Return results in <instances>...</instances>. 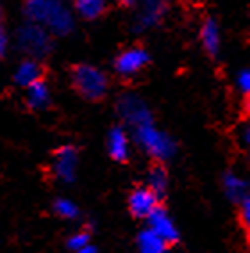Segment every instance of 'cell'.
Returning a JSON list of instances; mask_svg holds the SVG:
<instances>
[{
  "label": "cell",
  "mask_w": 250,
  "mask_h": 253,
  "mask_svg": "<svg viewBox=\"0 0 250 253\" xmlns=\"http://www.w3.org/2000/svg\"><path fill=\"white\" fill-rule=\"evenodd\" d=\"M25 14L32 23L64 36L72 32L73 16L61 0H27Z\"/></svg>",
  "instance_id": "1"
},
{
  "label": "cell",
  "mask_w": 250,
  "mask_h": 253,
  "mask_svg": "<svg viewBox=\"0 0 250 253\" xmlns=\"http://www.w3.org/2000/svg\"><path fill=\"white\" fill-rule=\"evenodd\" d=\"M73 86L77 87V91L81 93L84 98L88 100H99L107 93V77L104 72H100L95 66L90 64H81L73 70Z\"/></svg>",
  "instance_id": "2"
},
{
  "label": "cell",
  "mask_w": 250,
  "mask_h": 253,
  "mask_svg": "<svg viewBox=\"0 0 250 253\" xmlns=\"http://www.w3.org/2000/svg\"><path fill=\"white\" fill-rule=\"evenodd\" d=\"M136 141L141 148L159 161H166L175 154V143L172 141V137L157 130L152 123L136 126Z\"/></svg>",
  "instance_id": "3"
},
{
  "label": "cell",
  "mask_w": 250,
  "mask_h": 253,
  "mask_svg": "<svg viewBox=\"0 0 250 253\" xmlns=\"http://www.w3.org/2000/svg\"><path fill=\"white\" fill-rule=\"evenodd\" d=\"M18 43L25 52L41 57V55H47L52 48V41H50L49 32L41 25L36 23H27L23 25L18 32Z\"/></svg>",
  "instance_id": "4"
},
{
  "label": "cell",
  "mask_w": 250,
  "mask_h": 253,
  "mask_svg": "<svg viewBox=\"0 0 250 253\" xmlns=\"http://www.w3.org/2000/svg\"><path fill=\"white\" fill-rule=\"evenodd\" d=\"M118 113L134 128L147 125V123H152V114H150L149 107L136 95H123L118 102Z\"/></svg>",
  "instance_id": "5"
},
{
  "label": "cell",
  "mask_w": 250,
  "mask_h": 253,
  "mask_svg": "<svg viewBox=\"0 0 250 253\" xmlns=\"http://www.w3.org/2000/svg\"><path fill=\"white\" fill-rule=\"evenodd\" d=\"M149 63V54L143 48H129L123 54L118 55L116 63H114V70L123 75V77H131L134 73H138L141 68H145Z\"/></svg>",
  "instance_id": "6"
},
{
  "label": "cell",
  "mask_w": 250,
  "mask_h": 253,
  "mask_svg": "<svg viewBox=\"0 0 250 253\" xmlns=\"http://www.w3.org/2000/svg\"><path fill=\"white\" fill-rule=\"evenodd\" d=\"M77 169V150L73 146H61L55 152L54 173L63 182H73Z\"/></svg>",
  "instance_id": "7"
},
{
  "label": "cell",
  "mask_w": 250,
  "mask_h": 253,
  "mask_svg": "<svg viewBox=\"0 0 250 253\" xmlns=\"http://www.w3.org/2000/svg\"><path fill=\"white\" fill-rule=\"evenodd\" d=\"M149 225L155 235H159L164 243H175L179 239V232L173 225V221L170 219V216L166 214V211L161 207H155L149 216Z\"/></svg>",
  "instance_id": "8"
},
{
  "label": "cell",
  "mask_w": 250,
  "mask_h": 253,
  "mask_svg": "<svg viewBox=\"0 0 250 253\" xmlns=\"http://www.w3.org/2000/svg\"><path fill=\"white\" fill-rule=\"evenodd\" d=\"M155 207H157V196L147 187L132 191V195L129 196V209H131L132 216L149 217Z\"/></svg>",
  "instance_id": "9"
},
{
  "label": "cell",
  "mask_w": 250,
  "mask_h": 253,
  "mask_svg": "<svg viewBox=\"0 0 250 253\" xmlns=\"http://www.w3.org/2000/svg\"><path fill=\"white\" fill-rule=\"evenodd\" d=\"M141 4H143V11L138 20V29H149L154 27L163 18L168 7V0H141Z\"/></svg>",
  "instance_id": "10"
},
{
  "label": "cell",
  "mask_w": 250,
  "mask_h": 253,
  "mask_svg": "<svg viewBox=\"0 0 250 253\" xmlns=\"http://www.w3.org/2000/svg\"><path fill=\"white\" fill-rule=\"evenodd\" d=\"M107 148L114 161H127L129 157V137L123 128L116 126L109 132L107 137Z\"/></svg>",
  "instance_id": "11"
},
{
  "label": "cell",
  "mask_w": 250,
  "mask_h": 253,
  "mask_svg": "<svg viewBox=\"0 0 250 253\" xmlns=\"http://www.w3.org/2000/svg\"><path fill=\"white\" fill-rule=\"evenodd\" d=\"M200 40H202L204 48L207 50L211 55L218 54L222 38H220L218 22H216L214 18H207L204 23H202V29H200Z\"/></svg>",
  "instance_id": "12"
},
{
  "label": "cell",
  "mask_w": 250,
  "mask_h": 253,
  "mask_svg": "<svg viewBox=\"0 0 250 253\" xmlns=\"http://www.w3.org/2000/svg\"><path fill=\"white\" fill-rule=\"evenodd\" d=\"M50 102V89L43 81H38L27 87V104L32 109H45Z\"/></svg>",
  "instance_id": "13"
},
{
  "label": "cell",
  "mask_w": 250,
  "mask_h": 253,
  "mask_svg": "<svg viewBox=\"0 0 250 253\" xmlns=\"http://www.w3.org/2000/svg\"><path fill=\"white\" fill-rule=\"evenodd\" d=\"M40 75H41V68L36 61H23L18 66V70H16V73H14V81L20 86L29 87L31 84L40 81Z\"/></svg>",
  "instance_id": "14"
},
{
  "label": "cell",
  "mask_w": 250,
  "mask_h": 253,
  "mask_svg": "<svg viewBox=\"0 0 250 253\" xmlns=\"http://www.w3.org/2000/svg\"><path fill=\"white\" fill-rule=\"evenodd\" d=\"M140 253H166V243L152 230H143L138 237Z\"/></svg>",
  "instance_id": "15"
},
{
  "label": "cell",
  "mask_w": 250,
  "mask_h": 253,
  "mask_svg": "<svg viewBox=\"0 0 250 253\" xmlns=\"http://www.w3.org/2000/svg\"><path fill=\"white\" fill-rule=\"evenodd\" d=\"M107 9V0H75V11L82 18L95 20Z\"/></svg>",
  "instance_id": "16"
},
{
  "label": "cell",
  "mask_w": 250,
  "mask_h": 253,
  "mask_svg": "<svg viewBox=\"0 0 250 253\" xmlns=\"http://www.w3.org/2000/svg\"><path fill=\"white\" fill-rule=\"evenodd\" d=\"M223 187H225V193H227V196L231 200L247 198V196H245L247 184H245V180H241L240 176L232 175V173L225 175V178H223Z\"/></svg>",
  "instance_id": "17"
},
{
  "label": "cell",
  "mask_w": 250,
  "mask_h": 253,
  "mask_svg": "<svg viewBox=\"0 0 250 253\" xmlns=\"http://www.w3.org/2000/svg\"><path fill=\"white\" fill-rule=\"evenodd\" d=\"M149 189L154 193L155 196L157 195H163L164 191H166V185H168V175L164 171L163 168H154L149 175Z\"/></svg>",
  "instance_id": "18"
},
{
  "label": "cell",
  "mask_w": 250,
  "mask_h": 253,
  "mask_svg": "<svg viewBox=\"0 0 250 253\" xmlns=\"http://www.w3.org/2000/svg\"><path fill=\"white\" fill-rule=\"evenodd\" d=\"M54 211L55 214H59L61 217H66V219H73V217H77L79 214V209L75 207V204H72L70 200H57L54 204Z\"/></svg>",
  "instance_id": "19"
},
{
  "label": "cell",
  "mask_w": 250,
  "mask_h": 253,
  "mask_svg": "<svg viewBox=\"0 0 250 253\" xmlns=\"http://www.w3.org/2000/svg\"><path fill=\"white\" fill-rule=\"evenodd\" d=\"M86 244H90V235L88 234H84V232H79V234H75V235H72L70 237V241H68V246L72 250H81V248H84Z\"/></svg>",
  "instance_id": "20"
},
{
  "label": "cell",
  "mask_w": 250,
  "mask_h": 253,
  "mask_svg": "<svg viewBox=\"0 0 250 253\" xmlns=\"http://www.w3.org/2000/svg\"><path fill=\"white\" fill-rule=\"evenodd\" d=\"M238 87H240V91L243 93V95H249V91H250V72L249 68L245 70H241L240 73H238Z\"/></svg>",
  "instance_id": "21"
},
{
  "label": "cell",
  "mask_w": 250,
  "mask_h": 253,
  "mask_svg": "<svg viewBox=\"0 0 250 253\" xmlns=\"http://www.w3.org/2000/svg\"><path fill=\"white\" fill-rule=\"evenodd\" d=\"M241 202H243V204H241V217H243V223L249 225L250 223V200H249V196L243 198Z\"/></svg>",
  "instance_id": "22"
},
{
  "label": "cell",
  "mask_w": 250,
  "mask_h": 253,
  "mask_svg": "<svg viewBox=\"0 0 250 253\" xmlns=\"http://www.w3.org/2000/svg\"><path fill=\"white\" fill-rule=\"evenodd\" d=\"M7 43H9V41H7V34L0 29V57L5 54V50H7Z\"/></svg>",
  "instance_id": "23"
},
{
  "label": "cell",
  "mask_w": 250,
  "mask_h": 253,
  "mask_svg": "<svg viewBox=\"0 0 250 253\" xmlns=\"http://www.w3.org/2000/svg\"><path fill=\"white\" fill-rule=\"evenodd\" d=\"M249 141H250V136H249V125H247L241 128V143H243V145H249Z\"/></svg>",
  "instance_id": "24"
},
{
  "label": "cell",
  "mask_w": 250,
  "mask_h": 253,
  "mask_svg": "<svg viewBox=\"0 0 250 253\" xmlns=\"http://www.w3.org/2000/svg\"><path fill=\"white\" fill-rule=\"evenodd\" d=\"M77 253H97V248L93 246V244H86L84 248L77 250Z\"/></svg>",
  "instance_id": "25"
},
{
  "label": "cell",
  "mask_w": 250,
  "mask_h": 253,
  "mask_svg": "<svg viewBox=\"0 0 250 253\" xmlns=\"http://www.w3.org/2000/svg\"><path fill=\"white\" fill-rule=\"evenodd\" d=\"M120 4H123V5H134L138 2V0H118Z\"/></svg>",
  "instance_id": "26"
},
{
  "label": "cell",
  "mask_w": 250,
  "mask_h": 253,
  "mask_svg": "<svg viewBox=\"0 0 250 253\" xmlns=\"http://www.w3.org/2000/svg\"><path fill=\"white\" fill-rule=\"evenodd\" d=\"M0 16H2V9H0Z\"/></svg>",
  "instance_id": "27"
}]
</instances>
